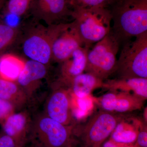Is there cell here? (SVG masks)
<instances>
[{
    "label": "cell",
    "instance_id": "6da1fadb",
    "mask_svg": "<svg viewBox=\"0 0 147 147\" xmlns=\"http://www.w3.org/2000/svg\"><path fill=\"white\" fill-rule=\"evenodd\" d=\"M110 9L111 32L120 43L147 32V0H116Z\"/></svg>",
    "mask_w": 147,
    "mask_h": 147
},
{
    "label": "cell",
    "instance_id": "7a4b0ae2",
    "mask_svg": "<svg viewBox=\"0 0 147 147\" xmlns=\"http://www.w3.org/2000/svg\"><path fill=\"white\" fill-rule=\"evenodd\" d=\"M71 17L76 22L85 45L89 48L109 34L112 29L109 8L75 9L71 10Z\"/></svg>",
    "mask_w": 147,
    "mask_h": 147
},
{
    "label": "cell",
    "instance_id": "3957f363",
    "mask_svg": "<svg viewBox=\"0 0 147 147\" xmlns=\"http://www.w3.org/2000/svg\"><path fill=\"white\" fill-rule=\"evenodd\" d=\"M134 38L124 43L114 73L116 78L147 79V32Z\"/></svg>",
    "mask_w": 147,
    "mask_h": 147
},
{
    "label": "cell",
    "instance_id": "277c9868",
    "mask_svg": "<svg viewBox=\"0 0 147 147\" xmlns=\"http://www.w3.org/2000/svg\"><path fill=\"white\" fill-rule=\"evenodd\" d=\"M120 44L112 32L89 50L85 71L104 81L113 75Z\"/></svg>",
    "mask_w": 147,
    "mask_h": 147
},
{
    "label": "cell",
    "instance_id": "5b68a950",
    "mask_svg": "<svg viewBox=\"0 0 147 147\" xmlns=\"http://www.w3.org/2000/svg\"><path fill=\"white\" fill-rule=\"evenodd\" d=\"M33 19L21 28L16 44L21 45L22 53L29 60L48 66L52 62V50L47 26Z\"/></svg>",
    "mask_w": 147,
    "mask_h": 147
},
{
    "label": "cell",
    "instance_id": "8992f818",
    "mask_svg": "<svg viewBox=\"0 0 147 147\" xmlns=\"http://www.w3.org/2000/svg\"><path fill=\"white\" fill-rule=\"evenodd\" d=\"M47 27L51 42L52 61L60 63L76 49L86 46L74 20L70 23H60Z\"/></svg>",
    "mask_w": 147,
    "mask_h": 147
},
{
    "label": "cell",
    "instance_id": "52a82bcc",
    "mask_svg": "<svg viewBox=\"0 0 147 147\" xmlns=\"http://www.w3.org/2000/svg\"><path fill=\"white\" fill-rule=\"evenodd\" d=\"M123 116L101 110L92 116L81 127L79 134L84 147H100L111 135Z\"/></svg>",
    "mask_w": 147,
    "mask_h": 147
},
{
    "label": "cell",
    "instance_id": "ba28073f",
    "mask_svg": "<svg viewBox=\"0 0 147 147\" xmlns=\"http://www.w3.org/2000/svg\"><path fill=\"white\" fill-rule=\"evenodd\" d=\"M33 133L43 147H67L71 143L73 125H65L49 117L37 121Z\"/></svg>",
    "mask_w": 147,
    "mask_h": 147
},
{
    "label": "cell",
    "instance_id": "9c48e42d",
    "mask_svg": "<svg viewBox=\"0 0 147 147\" xmlns=\"http://www.w3.org/2000/svg\"><path fill=\"white\" fill-rule=\"evenodd\" d=\"M71 13L67 0H34L30 12L33 19L47 26L61 23Z\"/></svg>",
    "mask_w": 147,
    "mask_h": 147
},
{
    "label": "cell",
    "instance_id": "30bf717a",
    "mask_svg": "<svg viewBox=\"0 0 147 147\" xmlns=\"http://www.w3.org/2000/svg\"><path fill=\"white\" fill-rule=\"evenodd\" d=\"M56 89L47 102L46 106L47 116L62 124L71 125L73 120L71 98L67 87L55 82Z\"/></svg>",
    "mask_w": 147,
    "mask_h": 147
},
{
    "label": "cell",
    "instance_id": "8fae6325",
    "mask_svg": "<svg viewBox=\"0 0 147 147\" xmlns=\"http://www.w3.org/2000/svg\"><path fill=\"white\" fill-rule=\"evenodd\" d=\"M90 49L84 46L75 50L68 58L59 63V75L57 82L65 86L86 69L87 55Z\"/></svg>",
    "mask_w": 147,
    "mask_h": 147
},
{
    "label": "cell",
    "instance_id": "7c38bea8",
    "mask_svg": "<svg viewBox=\"0 0 147 147\" xmlns=\"http://www.w3.org/2000/svg\"><path fill=\"white\" fill-rule=\"evenodd\" d=\"M102 88L110 91L130 93L142 100L147 98V79L142 78H116L103 81Z\"/></svg>",
    "mask_w": 147,
    "mask_h": 147
},
{
    "label": "cell",
    "instance_id": "4fadbf2b",
    "mask_svg": "<svg viewBox=\"0 0 147 147\" xmlns=\"http://www.w3.org/2000/svg\"><path fill=\"white\" fill-rule=\"evenodd\" d=\"M28 121L26 113H13L2 123L4 134L13 138L19 147H24L27 141Z\"/></svg>",
    "mask_w": 147,
    "mask_h": 147
},
{
    "label": "cell",
    "instance_id": "5bb4252c",
    "mask_svg": "<svg viewBox=\"0 0 147 147\" xmlns=\"http://www.w3.org/2000/svg\"><path fill=\"white\" fill-rule=\"evenodd\" d=\"M47 67L48 66L38 62L28 60L16 82L22 89L35 86L47 75Z\"/></svg>",
    "mask_w": 147,
    "mask_h": 147
},
{
    "label": "cell",
    "instance_id": "9a60e30c",
    "mask_svg": "<svg viewBox=\"0 0 147 147\" xmlns=\"http://www.w3.org/2000/svg\"><path fill=\"white\" fill-rule=\"evenodd\" d=\"M103 81L90 73H82L71 80L67 87L79 98L89 95L94 90L102 88Z\"/></svg>",
    "mask_w": 147,
    "mask_h": 147
},
{
    "label": "cell",
    "instance_id": "2e32d148",
    "mask_svg": "<svg viewBox=\"0 0 147 147\" xmlns=\"http://www.w3.org/2000/svg\"><path fill=\"white\" fill-rule=\"evenodd\" d=\"M26 61L13 53L0 56V79L16 82L24 69Z\"/></svg>",
    "mask_w": 147,
    "mask_h": 147
},
{
    "label": "cell",
    "instance_id": "e0dca14e",
    "mask_svg": "<svg viewBox=\"0 0 147 147\" xmlns=\"http://www.w3.org/2000/svg\"><path fill=\"white\" fill-rule=\"evenodd\" d=\"M140 124L120 122L111 134L110 140L119 144L129 145L136 142Z\"/></svg>",
    "mask_w": 147,
    "mask_h": 147
},
{
    "label": "cell",
    "instance_id": "ac0fdd59",
    "mask_svg": "<svg viewBox=\"0 0 147 147\" xmlns=\"http://www.w3.org/2000/svg\"><path fill=\"white\" fill-rule=\"evenodd\" d=\"M115 92L114 113H123L140 110L145 100L131 93Z\"/></svg>",
    "mask_w": 147,
    "mask_h": 147
},
{
    "label": "cell",
    "instance_id": "d6986e66",
    "mask_svg": "<svg viewBox=\"0 0 147 147\" xmlns=\"http://www.w3.org/2000/svg\"><path fill=\"white\" fill-rule=\"evenodd\" d=\"M21 28L9 26L3 22H0V56L16 45L20 34Z\"/></svg>",
    "mask_w": 147,
    "mask_h": 147
},
{
    "label": "cell",
    "instance_id": "ffe728a7",
    "mask_svg": "<svg viewBox=\"0 0 147 147\" xmlns=\"http://www.w3.org/2000/svg\"><path fill=\"white\" fill-rule=\"evenodd\" d=\"M34 1V0H7L3 9L6 15L23 17L30 13Z\"/></svg>",
    "mask_w": 147,
    "mask_h": 147
},
{
    "label": "cell",
    "instance_id": "44dd1931",
    "mask_svg": "<svg viewBox=\"0 0 147 147\" xmlns=\"http://www.w3.org/2000/svg\"><path fill=\"white\" fill-rule=\"evenodd\" d=\"M22 89L16 82L0 79V98L13 103L23 97Z\"/></svg>",
    "mask_w": 147,
    "mask_h": 147
},
{
    "label": "cell",
    "instance_id": "7402d4cb",
    "mask_svg": "<svg viewBox=\"0 0 147 147\" xmlns=\"http://www.w3.org/2000/svg\"><path fill=\"white\" fill-rule=\"evenodd\" d=\"M116 0H67L71 9L77 8L103 7L110 8Z\"/></svg>",
    "mask_w": 147,
    "mask_h": 147
},
{
    "label": "cell",
    "instance_id": "603a6c76",
    "mask_svg": "<svg viewBox=\"0 0 147 147\" xmlns=\"http://www.w3.org/2000/svg\"><path fill=\"white\" fill-rule=\"evenodd\" d=\"M115 96V92L110 91L100 97L99 104L102 110L114 113Z\"/></svg>",
    "mask_w": 147,
    "mask_h": 147
},
{
    "label": "cell",
    "instance_id": "cb8c5ba5",
    "mask_svg": "<svg viewBox=\"0 0 147 147\" xmlns=\"http://www.w3.org/2000/svg\"><path fill=\"white\" fill-rule=\"evenodd\" d=\"M14 105L9 101L0 98V123H2L13 113Z\"/></svg>",
    "mask_w": 147,
    "mask_h": 147
},
{
    "label": "cell",
    "instance_id": "d4e9b609",
    "mask_svg": "<svg viewBox=\"0 0 147 147\" xmlns=\"http://www.w3.org/2000/svg\"><path fill=\"white\" fill-rule=\"evenodd\" d=\"M134 147H147V131L146 126L140 124L139 132Z\"/></svg>",
    "mask_w": 147,
    "mask_h": 147
},
{
    "label": "cell",
    "instance_id": "484cf974",
    "mask_svg": "<svg viewBox=\"0 0 147 147\" xmlns=\"http://www.w3.org/2000/svg\"><path fill=\"white\" fill-rule=\"evenodd\" d=\"M0 147H19L14 139L5 134L0 136Z\"/></svg>",
    "mask_w": 147,
    "mask_h": 147
},
{
    "label": "cell",
    "instance_id": "4316f807",
    "mask_svg": "<svg viewBox=\"0 0 147 147\" xmlns=\"http://www.w3.org/2000/svg\"><path fill=\"white\" fill-rule=\"evenodd\" d=\"M102 147H134V146H131L130 145L129 146V145L119 144L110 140V141L106 142Z\"/></svg>",
    "mask_w": 147,
    "mask_h": 147
},
{
    "label": "cell",
    "instance_id": "83f0119b",
    "mask_svg": "<svg viewBox=\"0 0 147 147\" xmlns=\"http://www.w3.org/2000/svg\"><path fill=\"white\" fill-rule=\"evenodd\" d=\"M6 2V1H5V0H0V22L2 21L1 15V11L3 8Z\"/></svg>",
    "mask_w": 147,
    "mask_h": 147
},
{
    "label": "cell",
    "instance_id": "f1b7e54d",
    "mask_svg": "<svg viewBox=\"0 0 147 147\" xmlns=\"http://www.w3.org/2000/svg\"><path fill=\"white\" fill-rule=\"evenodd\" d=\"M67 147H72V145H71V143L68 145V146Z\"/></svg>",
    "mask_w": 147,
    "mask_h": 147
},
{
    "label": "cell",
    "instance_id": "f546056e",
    "mask_svg": "<svg viewBox=\"0 0 147 147\" xmlns=\"http://www.w3.org/2000/svg\"><path fill=\"white\" fill-rule=\"evenodd\" d=\"M5 1H7V0H5Z\"/></svg>",
    "mask_w": 147,
    "mask_h": 147
}]
</instances>
